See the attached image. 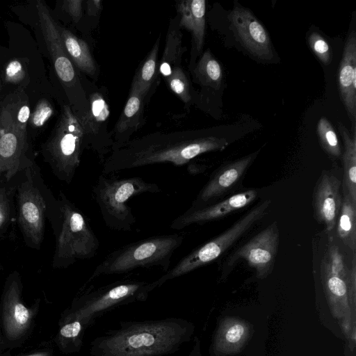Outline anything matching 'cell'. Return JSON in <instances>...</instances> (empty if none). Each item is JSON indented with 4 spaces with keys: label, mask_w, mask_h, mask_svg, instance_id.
<instances>
[{
    "label": "cell",
    "mask_w": 356,
    "mask_h": 356,
    "mask_svg": "<svg viewBox=\"0 0 356 356\" xmlns=\"http://www.w3.org/2000/svg\"><path fill=\"white\" fill-rule=\"evenodd\" d=\"M146 104L144 96L130 88L127 102L111 131L113 141L112 152L129 142L133 134L143 126Z\"/></svg>",
    "instance_id": "obj_22"
},
{
    "label": "cell",
    "mask_w": 356,
    "mask_h": 356,
    "mask_svg": "<svg viewBox=\"0 0 356 356\" xmlns=\"http://www.w3.org/2000/svg\"><path fill=\"white\" fill-rule=\"evenodd\" d=\"M193 81L203 88L218 90L221 86L222 72L220 63L209 49L205 51L191 70Z\"/></svg>",
    "instance_id": "obj_29"
},
{
    "label": "cell",
    "mask_w": 356,
    "mask_h": 356,
    "mask_svg": "<svg viewBox=\"0 0 356 356\" xmlns=\"http://www.w3.org/2000/svg\"><path fill=\"white\" fill-rule=\"evenodd\" d=\"M154 281L122 279L99 286L90 287L79 293L60 319H76L88 328L95 320L114 308L136 302L145 301L157 288Z\"/></svg>",
    "instance_id": "obj_4"
},
{
    "label": "cell",
    "mask_w": 356,
    "mask_h": 356,
    "mask_svg": "<svg viewBox=\"0 0 356 356\" xmlns=\"http://www.w3.org/2000/svg\"><path fill=\"white\" fill-rule=\"evenodd\" d=\"M225 138L202 131L154 132L130 140L105 159L102 172H116L145 165L172 163L182 165L197 156L226 148Z\"/></svg>",
    "instance_id": "obj_1"
},
{
    "label": "cell",
    "mask_w": 356,
    "mask_h": 356,
    "mask_svg": "<svg viewBox=\"0 0 356 356\" xmlns=\"http://www.w3.org/2000/svg\"><path fill=\"white\" fill-rule=\"evenodd\" d=\"M192 324L181 318L120 322L116 329L95 338L90 356H163L188 341Z\"/></svg>",
    "instance_id": "obj_2"
},
{
    "label": "cell",
    "mask_w": 356,
    "mask_h": 356,
    "mask_svg": "<svg viewBox=\"0 0 356 356\" xmlns=\"http://www.w3.org/2000/svg\"><path fill=\"white\" fill-rule=\"evenodd\" d=\"M179 26L191 35V52L189 63L190 70L196 63L197 57L200 54L204 42L205 12L204 0H180L175 4Z\"/></svg>",
    "instance_id": "obj_20"
},
{
    "label": "cell",
    "mask_w": 356,
    "mask_h": 356,
    "mask_svg": "<svg viewBox=\"0 0 356 356\" xmlns=\"http://www.w3.org/2000/svg\"><path fill=\"white\" fill-rule=\"evenodd\" d=\"M1 90H2V87H1V83L0 82V105H1L2 99H3L1 98Z\"/></svg>",
    "instance_id": "obj_42"
},
{
    "label": "cell",
    "mask_w": 356,
    "mask_h": 356,
    "mask_svg": "<svg viewBox=\"0 0 356 356\" xmlns=\"http://www.w3.org/2000/svg\"><path fill=\"white\" fill-rule=\"evenodd\" d=\"M184 233L152 236L111 252L95 268L87 283L104 275L131 273L140 268L170 269L172 257L184 241Z\"/></svg>",
    "instance_id": "obj_3"
},
{
    "label": "cell",
    "mask_w": 356,
    "mask_h": 356,
    "mask_svg": "<svg viewBox=\"0 0 356 356\" xmlns=\"http://www.w3.org/2000/svg\"><path fill=\"white\" fill-rule=\"evenodd\" d=\"M278 243L279 229L274 222L236 250L226 264L230 266L238 259L245 260L254 268L257 277L264 278L273 270Z\"/></svg>",
    "instance_id": "obj_12"
},
{
    "label": "cell",
    "mask_w": 356,
    "mask_h": 356,
    "mask_svg": "<svg viewBox=\"0 0 356 356\" xmlns=\"http://www.w3.org/2000/svg\"><path fill=\"white\" fill-rule=\"evenodd\" d=\"M63 47L77 70L96 81L99 67L88 43L70 30L58 25Z\"/></svg>",
    "instance_id": "obj_24"
},
{
    "label": "cell",
    "mask_w": 356,
    "mask_h": 356,
    "mask_svg": "<svg viewBox=\"0 0 356 356\" xmlns=\"http://www.w3.org/2000/svg\"><path fill=\"white\" fill-rule=\"evenodd\" d=\"M270 201L265 200L248 211L231 227L209 241L195 248L172 268L155 280L158 287L166 282L183 276L208 265L219 258L266 213Z\"/></svg>",
    "instance_id": "obj_10"
},
{
    "label": "cell",
    "mask_w": 356,
    "mask_h": 356,
    "mask_svg": "<svg viewBox=\"0 0 356 356\" xmlns=\"http://www.w3.org/2000/svg\"><path fill=\"white\" fill-rule=\"evenodd\" d=\"M339 89L341 101L352 123L356 127V33L351 31L343 51L338 74Z\"/></svg>",
    "instance_id": "obj_19"
},
{
    "label": "cell",
    "mask_w": 356,
    "mask_h": 356,
    "mask_svg": "<svg viewBox=\"0 0 356 356\" xmlns=\"http://www.w3.org/2000/svg\"><path fill=\"white\" fill-rule=\"evenodd\" d=\"M28 134L0 109V176L9 179L22 168L29 149Z\"/></svg>",
    "instance_id": "obj_14"
},
{
    "label": "cell",
    "mask_w": 356,
    "mask_h": 356,
    "mask_svg": "<svg viewBox=\"0 0 356 356\" xmlns=\"http://www.w3.org/2000/svg\"><path fill=\"white\" fill-rule=\"evenodd\" d=\"M36 8L44 41L55 72L63 88L65 100L81 121L88 109V102L81 80V73L68 56L61 40L58 24L56 22L47 5L38 1Z\"/></svg>",
    "instance_id": "obj_8"
},
{
    "label": "cell",
    "mask_w": 356,
    "mask_h": 356,
    "mask_svg": "<svg viewBox=\"0 0 356 356\" xmlns=\"http://www.w3.org/2000/svg\"><path fill=\"white\" fill-rule=\"evenodd\" d=\"M83 3L82 0H65L62 2L61 8L77 24L83 16Z\"/></svg>",
    "instance_id": "obj_36"
},
{
    "label": "cell",
    "mask_w": 356,
    "mask_h": 356,
    "mask_svg": "<svg viewBox=\"0 0 356 356\" xmlns=\"http://www.w3.org/2000/svg\"><path fill=\"white\" fill-rule=\"evenodd\" d=\"M308 42L310 48L318 59L324 65H329L331 61V51L325 38L318 33L314 32L309 35Z\"/></svg>",
    "instance_id": "obj_35"
},
{
    "label": "cell",
    "mask_w": 356,
    "mask_h": 356,
    "mask_svg": "<svg viewBox=\"0 0 356 356\" xmlns=\"http://www.w3.org/2000/svg\"><path fill=\"white\" fill-rule=\"evenodd\" d=\"M10 215V202L5 188H0V228L8 220Z\"/></svg>",
    "instance_id": "obj_39"
},
{
    "label": "cell",
    "mask_w": 356,
    "mask_h": 356,
    "mask_svg": "<svg viewBox=\"0 0 356 356\" xmlns=\"http://www.w3.org/2000/svg\"><path fill=\"white\" fill-rule=\"evenodd\" d=\"M60 228L53 259L54 268H67L96 256L99 241L83 211L60 193Z\"/></svg>",
    "instance_id": "obj_6"
},
{
    "label": "cell",
    "mask_w": 356,
    "mask_h": 356,
    "mask_svg": "<svg viewBox=\"0 0 356 356\" xmlns=\"http://www.w3.org/2000/svg\"><path fill=\"white\" fill-rule=\"evenodd\" d=\"M348 291L349 303L352 312L355 315V302H356V257L354 252L352 261V267L348 273Z\"/></svg>",
    "instance_id": "obj_37"
},
{
    "label": "cell",
    "mask_w": 356,
    "mask_h": 356,
    "mask_svg": "<svg viewBox=\"0 0 356 356\" xmlns=\"http://www.w3.org/2000/svg\"><path fill=\"white\" fill-rule=\"evenodd\" d=\"M3 81L8 84L23 88V83L28 79V71L22 59L14 58L6 63L2 70Z\"/></svg>",
    "instance_id": "obj_33"
},
{
    "label": "cell",
    "mask_w": 356,
    "mask_h": 356,
    "mask_svg": "<svg viewBox=\"0 0 356 356\" xmlns=\"http://www.w3.org/2000/svg\"><path fill=\"white\" fill-rule=\"evenodd\" d=\"M259 151L252 153L221 168L210 178L193 201L191 208L206 206L230 189L245 173Z\"/></svg>",
    "instance_id": "obj_18"
},
{
    "label": "cell",
    "mask_w": 356,
    "mask_h": 356,
    "mask_svg": "<svg viewBox=\"0 0 356 356\" xmlns=\"http://www.w3.org/2000/svg\"><path fill=\"white\" fill-rule=\"evenodd\" d=\"M11 352L5 346L0 329V356H10Z\"/></svg>",
    "instance_id": "obj_41"
},
{
    "label": "cell",
    "mask_w": 356,
    "mask_h": 356,
    "mask_svg": "<svg viewBox=\"0 0 356 356\" xmlns=\"http://www.w3.org/2000/svg\"><path fill=\"white\" fill-rule=\"evenodd\" d=\"M81 80L88 102L85 117L79 121L86 149L95 152L102 163L112 152L113 141L111 131H108L110 106L106 88L81 73Z\"/></svg>",
    "instance_id": "obj_11"
},
{
    "label": "cell",
    "mask_w": 356,
    "mask_h": 356,
    "mask_svg": "<svg viewBox=\"0 0 356 356\" xmlns=\"http://www.w3.org/2000/svg\"><path fill=\"white\" fill-rule=\"evenodd\" d=\"M18 222L24 237L33 245H39L43 238L45 223V202L31 178L18 190Z\"/></svg>",
    "instance_id": "obj_13"
},
{
    "label": "cell",
    "mask_w": 356,
    "mask_h": 356,
    "mask_svg": "<svg viewBox=\"0 0 356 356\" xmlns=\"http://www.w3.org/2000/svg\"><path fill=\"white\" fill-rule=\"evenodd\" d=\"M317 134L323 149L334 157L341 156V149L337 134L330 122L322 117L317 124Z\"/></svg>",
    "instance_id": "obj_32"
},
{
    "label": "cell",
    "mask_w": 356,
    "mask_h": 356,
    "mask_svg": "<svg viewBox=\"0 0 356 356\" xmlns=\"http://www.w3.org/2000/svg\"><path fill=\"white\" fill-rule=\"evenodd\" d=\"M250 334V326L243 320L225 318L218 327L212 350L216 356H226L239 353Z\"/></svg>",
    "instance_id": "obj_23"
},
{
    "label": "cell",
    "mask_w": 356,
    "mask_h": 356,
    "mask_svg": "<svg viewBox=\"0 0 356 356\" xmlns=\"http://www.w3.org/2000/svg\"><path fill=\"white\" fill-rule=\"evenodd\" d=\"M86 11L88 17H97L102 8V1L100 0H88L84 1Z\"/></svg>",
    "instance_id": "obj_40"
},
{
    "label": "cell",
    "mask_w": 356,
    "mask_h": 356,
    "mask_svg": "<svg viewBox=\"0 0 356 356\" xmlns=\"http://www.w3.org/2000/svg\"><path fill=\"white\" fill-rule=\"evenodd\" d=\"M321 276L332 315L340 321L343 332L349 337L351 329L355 324V319L352 316L349 303L348 276L343 277L331 273L323 259L321 264Z\"/></svg>",
    "instance_id": "obj_17"
},
{
    "label": "cell",
    "mask_w": 356,
    "mask_h": 356,
    "mask_svg": "<svg viewBox=\"0 0 356 356\" xmlns=\"http://www.w3.org/2000/svg\"><path fill=\"white\" fill-rule=\"evenodd\" d=\"M86 329L78 320L59 318L54 341L63 354L78 353L83 346Z\"/></svg>",
    "instance_id": "obj_27"
},
{
    "label": "cell",
    "mask_w": 356,
    "mask_h": 356,
    "mask_svg": "<svg viewBox=\"0 0 356 356\" xmlns=\"http://www.w3.org/2000/svg\"><path fill=\"white\" fill-rule=\"evenodd\" d=\"M176 15L170 19L165 38V44L159 60V74L166 78L172 69L181 65V60L186 48L184 47L183 34Z\"/></svg>",
    "instance_id": "obj_26"
},
{
    "label": "cell",
    "mask_w": 356,
    "mask_h": 356,
    "mask_svg": "<svg viewBox=\"0 0 356 356\" xmlns=\"http://www.w3.org/2000/svg\"><path fill=\"white\" fill-rule=\"evenodd\" d=\"M337 233L344 244L353 252L356 250V204L346 192L342 200L337 225Z\"/></svg>",
    "instance_id": "obj_30"
},
{
    "label": "cell",
    "mask_w": 356,
    "mask_h": 356,
    "mask_svg": "<svg viewBox=\"0 0 356 356\" xmlns=\"http://www.w3.org/2000/svg\"><path fill=\"white\" fill-rule=\"evenodd\" d=\"M54 108L50 101L47 99H40L31 112L28 127L33 129L42 128L53 116Z\"/></svg>",
    "instance_id": "obj_34"
},
{
    "label": "cell",
    "mask_w": 356,
    "mask_h": 356,
    "mask_svg": "<svg viewBox=\"0 0 356 356\" xmlns=\"http://www.w3.org/2000/svg\"><path fill=\"white\" fill-rule=\"evenodd\" d=\"M257 196L254 190L240 193L215 204L191 208L180 214L170 224V228L181 230L195 224H202L222 218L229 213L245 207Z\"/></svg>",
    "instance_id": "obj_16"
},
{
    "label": "cell",
    "mask_w": 356,
    "mask_h": 356,
    "mask_svg": "<svg viewBox=\"0 0 356 356\" xmlns=\"http://www.w3.org/2000/svg\"><path fill=\"white\" fill-rule=\"evenodd\" d=\"M341 181L334 175L324 173L320 178L314 193V209L316 218L323 222L327 231L336 225L342 199Z\"/></svg>",
    "instance_id": "obj_21"
},
{
    "label": "cell",
    "mask_w": 356,
    "mask_h": 356,
    "mask_svg": "<svg viewBox=\"0 0 356 356\" xmlns=\"http://www.w3.org/2000/svg\"><path fill=\"white\" fill-rule=\"evenodd\" d=\"M160 41L161 37L159 36L138 67L130 87L131 89L141 93L147 104L159 83Z\"/></svg>",
    "instance_id": "obj_25"
},
{
    "label": "cell",
    "mask_w": 356,
    "mask_h": 356,
    "mask_svg": "<svg viewBox=\"0 0 356 356\" xmlns=\"http://www.w3.org/2000/svg\"><path fill=\"white\" fill-rule=\"evenodd\" d=\"M169 89L188 108L194 102V95L189 79L182 65L172 69L164 79Z\"/></svg>",
    "instance_id": "obj_31"
},
{
    "label": "cell",
    "mask_w": 356,
    "mask_h": 356,
    "mask_svg": "<svg viewBox=\"0 0 356 356\" xmlns=\"http://www.w3.org/2000/svg\"><path fill=\"white\" fill-rule=\"evenodd\" d=\"M161 191L158 184L140 177L118 179L102 174L92 186L91 193L106 226L113 230L130 232L136 219L127 201L138 195Z\"/></svg>",
    "instance_id": "obj_5"
},
{
    "label": "cell",
    "mask_w": 356,
    "mask_h": 356,
    "mask_svg": "<svg viewBox=\"0 0 356 356\" xmlns=\"http://www.w3.org/2000/svg\"><path fill=\"white\" fill-rule=\"evenodd\" d=\"M229 20L239 41L252 55L263 60L273 58L268 32L248 9L235 6L229 14Z\"/></svg>",
    "instance_id": "obj_15"
},
{
    "label": "cell",
    "mask_w": 356,
    "mask_h": 356,
    "mask_svg": "<svg viewBox=\"0 0 356 356\" xmlns=\"http://www.w3.org/2000/svg\"><path fill=\"white\" fill-rule=\"evenodd\" d=\"M86 149L79 119L65 100L56 124L42 146L44 158L61 181L70 183Z\"/></svg>",
    "instance_id": "obj_7"
},
{
    "label": "cell",
    "mask_w": 356,
    "mask_h": 356,
    "mask_svg": "<svg viewBox=\"0 0 356 356\" xmlns=\"http://www.w3.org/2000/svg\"><path fill=\"white\" fill-rule=\"evenodd\" d=\"M40 307V299L31 306L25 304L19 275L17 272L10 274L0 302V329L4 345L9 351L22 347L32 334Z\"/></svg>",
    "instance_id": "obj_9"
},
{
    "label": "cell",
    "mask_w": 356,
    "mask_h": 356,
    "mask_svg": "<svg viewBox=\"0 0 356 356\" xmlns=\"http://www.w3.org/2000/svg\"><path fill=\"white\" fill-rule=\"evenodd\" d=\"M54 346L50 341H42L33 348L26 350L16 356H54Z\"/></svg>",
    "instance_id": "obj_38"
},
{
    "label": "cell",
    "mask_w": 356,
    "mask_h": 356,
    "mask_svg": "<svg viewBox=\"0 0 356 356\" xmlns=\"http://www.w3.org/2000/svg\"><path fill=\"white\" fill-rule=\"evenodd\" d=\"M337 126L344 146L343 160L346 192L356 204V130L351 134L342 123L338 122Z\"/></svg>",
    "instance_id": "obj_28"
}]
</instances>
